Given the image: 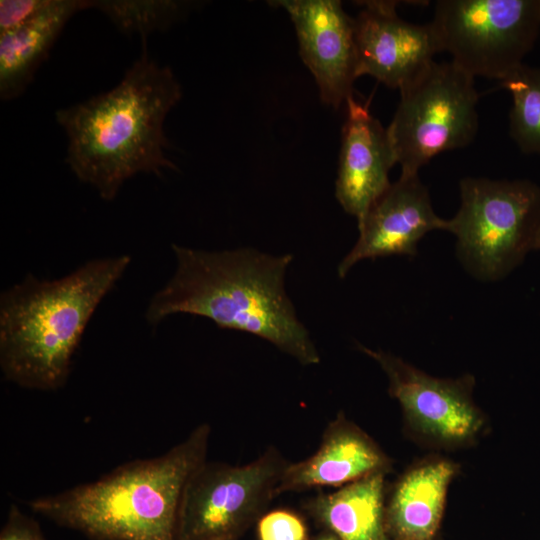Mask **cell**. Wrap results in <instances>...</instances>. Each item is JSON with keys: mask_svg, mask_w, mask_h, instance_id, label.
Returning a JSON list of instances; mask_svg holds the SVG:
<instances>
[{"mask_svg": "<svg viewBox=\"0 0 540 540\" xmlns=\"http://www.w3.org/2000/svg\"><path fill=\"white\" fill-rule=\"evenodd\" d=\"M172 249L176 271L151 298L149 323L176 313L201 316L220 328L258 336L302 365L320 362L285 289L291 254L277 256L253 248L204 251L176 244Z\"/></svg>", "mask_w": 540, "mask_h": 540, "instance_id": "cell-1", "label": "cell"}, {"mask_svg": "<svg viewBox=\"0 0 540 540\" xmlns=\"http://www.w3.org/2000/svg\"><path fill=\"white\" fill-rule=\"evenodd\" d=\"M142 44L141 56L114 88L56 112L68 139L67 165L106 201L139 173L176 169L166 154L164 122L182 97L181 85L149 56L146 39Z\"/></svg>", "mask_w": 540, "mask_h": 540, "instance_id": "cell-2", "label": "cell"}, {"mask_svg": "<svg viewBox=\"0 0 540 540\" xmlns=\"http://www.w3.org/2000/svg\"><path fill=\"white\" fill-rule=\"evenodd\" d=\"M210 432L203 423L160 456L123 464L98 480L28 505L95 540H176L182 497L206 461Z\"/></svg>", "mask_w": 540, "mask_h": 540, "instance_id": "cell-3", "label": "cell"}, {"mask_svg": "<svg viewBox=\"0 0 540 540\" xmlns=\"http://www.w3.org/2000/svg\"><path fill=\"white\" fill-rule=\"evenodd\" d=\"M130 257L91 260L52 281L28 275L1 294L0 366L21 387H62L84 330Z\"/></svg>", "mask_w": 540, "mask_h": 540, "instance_id": "cell-4", "label": "cell"}, {"mask_svg": "<svg viewBox=\"0 0 540 540\" xmlns=\"http://www.w3.org/2000/svg\"><path fill=\"white\" fill-rule=\"evenodd\" d=\"M460 207L447 220L463 267L482 281L510 274L535 250L540 187L526 179L468 177L460 181Z\"/></svg>", "mask_w": 540, "mask_h": 540, "instance_id": "cell-5", "label": "cell"}, {"mask_svg": "<svg viewBox=\"0 0 540 540\" xmlns=\"http://www.w3.org/2000/svg\"><path fill=\"white\" fill-rule=\"evenodd\" d=\"M474 84V77L451 61H432L399 89L386 129L401 173H418L437 154L474 140L479 128Z\"/></svg>", "mask_w": 540, "mask_h": 540, "instance_id": "cell-6", "label": "cell"}, {"mask_svg": "<svg viewBox=\"0 0 540 540\" xmlns=\"http://www.w3.org/2000/svg\"><path fill=\"white\" fill-rule=\"evenodd\" d=\"M430 23L452 63L502 82L535 45L540 0H440Z\"/></svg>", "mask_w": 540, "mask_h": 540, "instance_id": "cell-7", "label": "cell"}, {"mask_svg": "<svg viewBox=\"0 0 540 540\" xmlns=\"http://www.w3.org/2000/svg\"><path fill=\"white\" fill-rule=\"evenodd\" d=\"M288 463L274 448L248 464L204 462L181 501L176 540H233L275 496Z\"/></svg>", "mask_w": 540, "mask_h": 540, "instance_id": "cell-8", "label": "cell"}, {"mask_svg": "<svg viewBox=\"0 0 540 540\" xmlns=\"http://www.w3.org/2000/svg\"><path fill=\"white\" fill-rule=\"evenodd\" d=\"M387 375L390 395L397 399L410 425L443 443H462L473 438L483 425L471 398L473 379H439L393 354L362 345Z\"/></svg>", "mask_w": 540, "mask_h": 540, "instance_id": "cell-9", "label": "cell"}, {"mask_svg": "<svg viewBox=\"0 0 540 540\" xmlns=\"http://www.w3.org/2000/svg\"><path fill=\"white\" fill-rule=\"evenodd\" d=\"M270 5L289 14L300 56L319 88L321 101L338 109L353 95L357 76L354 18L337 0H280Z\"/></svg>", "mask_w": 540, "mask_h": 540, "instance_id": "cell-10", "label": "cell"}, {"mask_svg": "<svg viewBox=\"0 0 540 540\" xmlns=\"http://www.w3.org/2000/svg\"><path fill=\"white\" fill-rule=\"evenodd\" d=\"M354 18L357 76L400 89L442 52L431 23L400 18L394 1H365Z\"/></svg>", "mask_w": 540, "mask_h": 540, "instance_id": "cell-11", "label": "cell"}, {"mask_svg": "<svg viewBox=\"0 0 540 540\" xmlns=\"http://www.w3.org/2000/svg\"><path fill=\"white\" fill-rule=\"evenodd\" d=\"M446 228L447 220L434 211L428 189L418 173H401L358 224V240L339 263L338 275L344 278L364 259L414 256L426 234Z\"/></svg>", "mask_w": 540, "mask_h": 540, "instance_id": "cell-12", "label": "cell"}, {"mask_svg": "<svg viewBox=\"0 0 540 540\" xmlns=\"http://www.w3.org/2000/svg\"><path fill=\"white\" fill-rule=\"evenodd\" d=\"M346 108L335 195L360 224L390 187L389 171L397 162L387 129L368 107L352 95Z\"/></svg>", "mask_w": 540, "mask_h": 540, "instance_id": "cell-13", "label": "cell"}, {"mask_svg": "<svg viewBox=\"0 0 540 540\" xmlns=\"http://www.w3.org/2000/svg\"><path fill=\"white\" fill-rule=\"evenodd\" d=\"M388 460L374 441L339 416L325 430L318 450L297 463H288L275 496L321 486H345L376 472H384Z\"/></svg>", "mask_w": 540, "mask_h": 540, "instance_id": "cell-14", "label": "cell"}, {"mask_svg": "<svg viewBox=\"0 0 540 540\" xmlns=\"http://www.w3.org/2000/svg\"><path fill=\"white\" fill-rule=\"evenodd\" d=\"M89 9L88 0H52L40 16L0 33V98L19 97L70 18Z\"/></svg>", "mask_w": 540, "mask_h": 540, "instance_id": "cell-15", "label": "cell"}, {"mask_svg": "<svg viewBox=\"0 0 540 540\" xmlns=\"http://www.w3.org/2000/svg\"><path fill=\"white\" fill-rule=\"evenodd\" d=\"M454 474L452 463L437 460L421 464L401 478L388 508L389 522L400 540H431Z\"/></svg>", "mask_w": 540, "mask_h": 540, "instance_id": "cell-16", "label": "cell"}, {"mask_svg": "<svg viewBox=\"0 0 540 540\" xmlns=\"http://www.w3.org/2000/svg\"><path fill=\"white\" fill-rule=\"evenodd\" d=\"M384 472L349 483L312 502V509L340 540H383Z\"/></svg>", "mask_w": 540, "mask_h": 540, "instance_id": "cell-17", "label": "cell"}, {"mask_svg": "<svg viewBox=\"0 0 540 540\" xmlns=\"http://www.w3.org/2000/svg\"><path fill=\"white\" fill-rule=\"evenodd\" d=\"M500 85L512 97L511 138L523 153L540 155V67L523 63Z\"/></svg>", "mask_w": 540, "mask_h": 540, "instance_id": "cell-18", "label": "cell"}, {"mask_svg": "<svg viewBox=\"0 0 540 540\" xmlns=\"http://www.w3.org/2000/svg\"><path fill=\"white\" fill-rule=\"evenodd\" d=\"M89 9L103 13L117 29L139 33L142 39L179 21L191 5L167 0H100L88 1Z\"/></svg>", "mask_w": 540, "mask_h": 540, "instance_id": "cell-19", "label": "cell"}, {"mask_svg": "<svg viewBox=\"0 0 540 540\" xmlns=\"http://www.w3.org/2000/svg\"><path fill=\"white\" fill-rule=\"evenodd\" d=\"M260 540H305L303 522L291 512L276 510L266 514L259 522Z\"/></svg>", "mask_w": 540, "mask_h": 540, "instance_id": "cell-20", "label": "cell"}, {"mask_svg": "<svg viewBox=\"0 0 540 540\" xmlns=\"http://www.w3.org/2000/svg\"><path fill=\"white\" fill-rule=\"evenodd\" d=\"M52 0H1L0 33L21 26L40 16Z\"/></svg>", "mask_w": 540, "mask_h": 540, "instance_id": "cell-21", "label": "cell"}, {"mask_svg": "<svg viewBox=\"0 0 540 540\" xmlns=\"http://www.w3.org/2000/svg\"><path fill=\"white\" fill-rule=\"evenodd\" d=\"M0 540H47L39 524L31 517L11 505L0 533Z\"/></svg>", "mask_w": 540, "mask_h": 540, "instance_id": "cell-22", "label": "cell"}, {"mask_svg": "<svg viewBox=\"0 0 540 540\" xmlns=\"http://www.w3.org/2000/svg\"><path fill=\"white\" fill-rule=\"evenodd\" d=\"M535 250L540 251V227H539L537 238H536Z\"/></svg>", "mask_w": 540, "mask_h": 540, "instance_id": "cell-23", "label": "cell"}, {"mask_svg": "<svg viewBox=\"0 0 540 540\" xmlns=\"http://www.w3.org/2000/svg\"><path fill=\"white\" fill-rule=\"evenodd\" d=\"M318 540H338V539H336L333 536H323V537L319 538Z\"/></svg>", "mask_w": 540, "mask_h": 540, "instance_id": "cell-24", "label": "cell"}]
</instances>
